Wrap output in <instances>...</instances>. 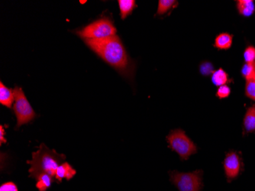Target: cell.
<instances>
[{"label": "cell", "mask_w": 255, "mask_h": 191, "mask_svg": "<svg viewBox=\"0 0 255 191\" xmlns=\"http://www.w3.org/2000/svg\"><path fill=\"white\" fill-rule=\"evenodd\" d=\"M211 79L213 84L218 87L226 85V83H231L232 81V80L229 78V74L223 68L215 70L214 73L212 74Z\"/></svg>", "instance_id": "13"}, {"label": "cell", "mask_w": 255, "mask_h": 191, "mask_svg": "<svg viewBox=\"0 0 255 191\" xmlns=\"http://www.w3.org/2000/svg\"><path fill=\"white\" fill-rule=\"evenodd\" d=\"M119 6L120 9V15L122 19L124 20L128 15L132 13L134 8L137 7L134 0H119Z\"/></svg>", "instance_id": "14"}, {"label": "cell", "mask_w": 255, "mask_h": 191, "mask_svg": "<svg viewBox=\"0 0 255 191\" xmlns=\"http://www.w3.org/2000/svg\"><path fill=\"white\" fill-rule=\"evenodd\" d=\"M14 93L15 104L13 109L17 118L16 129H18L22 125L30 123L36 116V114L27 100L25 93L21 87H15L14 89Z\"/></svg>", "instance_id": "5"}, {"label": "cell", "mask_w": 255, "mask_h": 191, "mask_svg": "<svg viewBox=\"0 0 255 191\" xmlns=\"http://www.w3.org/2000/svg\"><path fill=\"white\" fill-rule=\"evenodd\" d=\"M76 173L77 172L71 165H69L67 162H64L57 168L54 178L60 182H62L64 178H66L67 181H70L71 178H74Z\"/></svg>", "instance_id": "9"}, {"label": "cell", "mask_w": 255, "mask_h": 191, "mask_svg": "<svg viewBox=\"0 0 255 191\" xmlns=\"http://www.w3.org/2000/svg\"><path fill=\"white\" fill-rule=\"evenodd\" d=\"M117 31L113 21L104 17L90 23L77 34L84 40H103L117 35Z\"/></svg>", "instance_id": "3"}, {"label": "cell", "mask_w": 255, "mask_h": 191, "mask_svg": "<svg viewBox=\"0 0 255 191\" xmlns=\"http://www.w3.org/2000/svg\"><path fill=\"white\" fill-rule=\"evenodd\" d=\"M231 92H232V90H231V88L229 86H221V87H219V88H218L216 96L218 98L220 99V100H223V99H226L229 97V96H230Z\"/></svg>", "instance_id": "21"}, {"label": "cell", "mask_w": 255, "mask_h": 191, "mask_svg": "<svg viewBox=\"0 0 255 191\" xmlns=\"http://www.w3.org/2000/svg\"><path fill=\"white\" fill-rule=\"evenodd\" d=\"M243 124L246 133H255V105L248 108Z\"/></svg>", "instance_id": "12"}, {"label": "cell", "mask_w": 255, "mask_h": 191, "mask_svg": "<svg viewBox=\"0 0 255 191\" xmlns=\"http://www.w3.org/2000/svg\"><path fill=\"white\" fill-rule=\"evenodd\" d=\"M245 62L246 64H251L255 62V47L249 46L246 47L244 52Z\"/></svg>", "instance_id": "20"}, {"label": "cell", "mask_w": 255, "mask_h": 191, "mask_svg": "<svg viewBox=\"0 0 255 191\" xmlns=\"http://www.w3.org/2000/svg\"><path fill=\"white\" fill-rule=\"evenodd\" d=\"M202 171L197 170L190 173H170V179L179 191H200L202 188Z\"/></svg>", "instance_id": "6"}, {"label": "cell", "mask_w": 255, "mask_h": 191, "mask_svg": "<svg viewBox=\"0 0 255 191\" xmlns=\"http://www.w3.org/2000/svg\"><path fill=\"white\" fill-rule=\"evenodd\" d=\"M223 165H224L225 173L229 182L236 179L242 172V159L237 152H229L226 155Z\"/></svg>", "instance_id": "7"}, {"label": "cell", "mask_w": 255, "mask_h": 191, "mask_svg": "<svg viewBox=\"0 0 255 191\" xmlns=\"http://www.w3.org/2000/svg\"><path fill=\"white\" fill-rule=\"evenodd\" d=\"M242 75L246 81L255 78V62L245 64L242 68Z\"/></svg>", "instance_id": "17"}, {"label": "cell", "mask_w": 255, "mask_h": 191, "mask_svg": "<svg viewBox=\"0 0 255 191\" xmlns=\"http://www.w3.org/2000/svg\"><path fill=\"white\" fill-rule=\"evenodd\" d=\"M178 5V2L175 0H159L157 15H162L173 9Z\"/></svg>", "instance_id": "15"}, {"label": "cell", "mask_w": 255, "mask_h": 191, "mask_svg": "<svg viewBox=\"0 0 255 191\" xmlns=\"http://www.w3.org/2000/svg\"><path fill=\"white\" fill-rule=\"evenodd\" d=\"M5 131L4 129L3 126L1 125L0 126V143L1 145L4 144V143H6V139L5 138Z\"/></svg>", "instance_id": "23"}, {"label": "cell", "mask_w": 255, "mask_h": 191, "mask_svg": "<svg viewBox=\"0 0 255 191\" xmlns=\"http://www.w3.org/2000/svg\"><path fill=\"white\" fill-rule=\"evenodd\" d=\"M0 191H18V188L13 182H7L2 185Z\"/></svg>", "instance_id": "22"}, {"label": "cell", "mask_w": 255, "mask_h": 191, "mask_svg": "<svg viewBox=\"0 0 255 191\" xmlns=\"http://www.w3.org/2000/svg\"><path fill=\"white\" fill-rule=\"evenodd\" d=\"M36 180H38L36 188L39 191H46L51 187L53 182V177L48 174L43 173L37 178Z\"/></svg>", "instance_id": "16"}, {"label": "cell", "mask_w": 255, "mask_h": 191, "mask_svg": "<svg viewBox=\"0 0 255 191\" xmlns=\"http://www.w3.org/2000/svg\"><path fill=\"white\" fill-rule=\"evenodd\" d=\"M90 49L114 67L120 74L131 79L135 71V64L128 55L121 40L117 35L103 40H84Z\"/></svg>", "instance_id": "1"}, {"label": "cell", "mask_w": 255, "mask_h": 191, "mask_svg": "<svg viewBox=\"0 0 255 191\" xmlns=\"http://www.w3.org/2000/svg\"><path fill=\"white\" fill-rule=\"evenodd\" d=\"M236 6L239 13L242 16L250 17L255 13V2L252 0H239Z\"/></svg>", "instance_id": "11"}, {"label": "cell", "mask_w": 255, "mask_h": 191, "mask_svg": "<svg viewBox=\"0 0 255 191\" xmlns=\"http://www.w3.org/2000/svg\"><path fill=\"white\" fill-rule=\"evenodd\" d=\"M233 35L227 32L218 34L215 39L214 47L219 50H229L233 45Z\"/></svg>", "instance_id": "10"}, {"label": "cell", "mask_w": 255, "mask_h": 191, "mask_svg": "<svg viewBox=\"0 0 255 191\" xmlns=\"http://www.w3.org/2000/svg\"><path fill=\"white\" fill-rule=\"evenodd\" d=\"M65 160V155L58 154L55 150H51L44 143H41L38 150L33 152L32 159L27 162L31 165L28 170L29 177L37 179L41 174L46 173L54 178L57 168Z\"/></svg>", "instance_id": "2"}, {"label": "cell", "mask_w": 255, "mask_h": 191, "mask_svg": "<svg viewBox=\"0 0 255 191\" xmlns=\"http://www.w3.org/2000/svg\"><path fill=\"white\" fill-rule=\"evenodd\" d=\"M14 101H15L14 90L8 88L4 85L2 81L0 82V103L8 108H11Z\"/></svg>", "instance_id": "8"}, {"label": "cell", "mask_w": 255, "mask_h": 191, "mask_svg": "<svg viewBox=\"0 0 255 191\" xmlns=\"http://www.w3.org/2000/svg\"><path fill=\"white\" fill-rule=\"evenodd\" d=\"M246 96L255 101V78L246 81Z\"/></svg>", "instance_id": "19"}, {"label": "cell", "mask_w": 255, "mask_h": 191, "mask_svg": "<svg viewBox=\"0 0 255 191\" xmlns=\"http://www.w3.org/2000/svg\"><path fill=\"white\" fill-rule=\"evenodd\" d=\"M214 66L212 63L208 62V61H205V62L202 63L200 65V72L202 75L204 77H208V76H212V74L214 73L215 71Z\"/></svg>", "instance_id": "18"}, {"label": "cell", "mask_w": 255, "mask_h": 191, "mask_svg": "<svg viewBox=\"0 0 255 191\" xmlns=\"http://www.w3.org/2000/svg\"><path fill=\"white\" fill-rule=\"evenodd\" d=\"M169 147L180 155L181 160H188L189 158L197 152L194 142L186 135L182 129L172 131L167 136Z\"/></svg>", "instance_id": "4"}]
</instances>
